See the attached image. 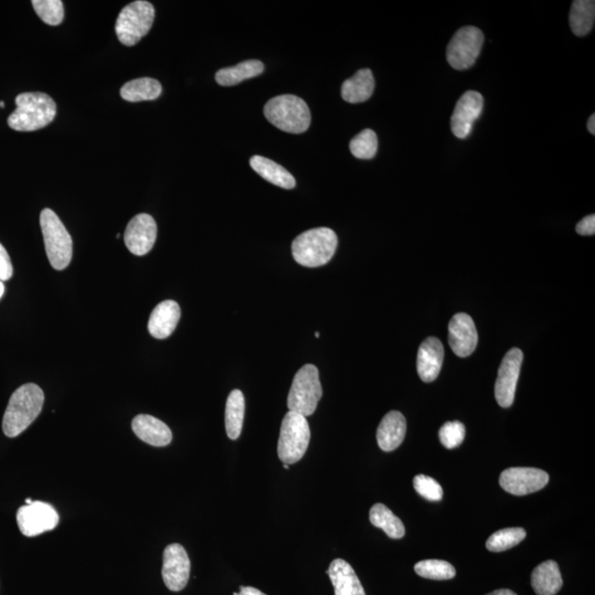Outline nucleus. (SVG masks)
<instances>
[{"instance_id": "nucleus-27", "label": "nucleus", "mask_w": 595, "mask_h": 595, "mask_svg": "<svg viewBox=\"0 0 595 595\" xmlns=\"http://www.w3.org/2000/svg\"><path fill=\"white\" fill-rule=\"evenodd\" d=\"M162 86L159 81L150 77L136 78L122 86L121 96L125 101L135 103L157 100L161 95Z\"/></svg>"}, {"instance_id": "nucleus-14", "label": "nucleus", "mask_w": 595, "mask_h": 595, "mask_svg": "<svg viewBox=\"0 0 595 595\" xmlns=\"http://www.w3.org/2000/svg\"><path fill=\"white\" fill-rule=\"evenodd\" d=\"M484 98L476 91L465 92L456 102L451 117V130L457 139L464 140L470 135L474 122L483 111Z\"/></svg>"}, {"instance_id": "nucleus-22", "label": "nucleus", "mask_w": 595, "mask_h": 595, "mask_svg": "<svg viewBox=\"0 0 595 595\" xmlns=\"http://www.w3.org/2000/svg\"><path fill=\"white\" fill-rule=\"evenodd\" d=\"M374 88H375V80L373 72L370 68H363L343 83L342 98L351 104H358L370 100Z\"/></svg>"}, {"instance_id": "nucleus-45", "label": "nucleus", "mask_w": 595, "mask_h": 595, "mask_svg": "<svg viewBox=\"0 0 595 595\" xmlns=\"http://www.w3.org/2000/svg\"><path fill=\"white\" fill-rule=\"evenodd\" d=\"M316 337L320 338V333L319 332H316Z\"/></svg>"}, {"instance_id": "nucleus-42", "label": "nucleus", "mask_w": 595, "mask_h": 595, "mask_svg": "<svg viewBox=\"0 0 595 595\" xmlns=\"http://www.w3.org/2000/svg\"><path fill=\"white\" fill-rule=\"evenodd\" d=\"M26 503H27V505H31V504L33 503V500L32 499H27Z\"/></svg>"}, {"instance_id": "nucleus-36", "label": "nucleus", "mask_w": 595, "mask_h": 595, "mask_svg": "<svg viewBox=\"0 0 595 595\" xmlns=\"http://www.w3.org/2000/svg\"><path fill=\"white\" fill-rule=\"evenodd\" d=\"M14 275L12 259L9 257L6 248L0 244V282H7Z\"/></svg>"}, {"instance_id": "nucleus-15", "label": "nucleus", "mask_w": 595, "mask_h": 595, "mask_svg": "<svg viewBox=\"0 0 595 595\" xmlns=\"http://www.w3.org/2000/svg\"><path fill=\"white\" fill-rule=\"evenodd\" d=\"M126 248L131 254H149L157 239V223L149 214H139L128 223L125 230Z\"/></svg>"}, {"instance_id": "nucleus-37", "label": "nucleus", "mask_w": 595, "mask_h": 595, "mask_svg": "<svg viewBox=\"0 0 595 595\" xmlns=\"http://www.w3.org/2000/svg\"><path fill=\"white\" fill-rule=\"evenodd\" d=\"M577 233L582 236H592L595 233V215H589L587 218L580 221L575 228Z\"/></svg>"}, {"instance_id": "nucleus-30", "label": "nucleus", "mask_w": 595, "mask_h": 595, "mask_svg": "<svg viewBox=\"0 0 595 595\" xmlns=\"http://www.w3.org/2000/svg\"><path fill=\"white\" fill-rule=\"evenodd\" d=\"M526 537V530L520 527L500 529L491 536L486 542V548L490 552L501 553L514 548Z\"/></svg>"}, {"instance_id": "nucleus-20", "label": "nucleus", "mask_w": 595, "mask_h": 595, "mask_svg": "<svg viewBox=\"0 0 595 595\" xmlns=\"http://www.w3.org/2000/svg\"><path fill=\"white\" fill-rule=\"evenodd\" d=\"M407 424L404 415L392 410L383 418L377 429V444L385 452L396 450L405 439Z\"/></svg>"}, {"instance_id": "nucleus-44", "label": "nucleus", "mask_w": 595, "mask_h": 595, "mask_svg": "<svg viewBox=\"0 0 595 595\" xmlns=\"http://www.w3.org/2000/svg\"><path fill=\"white\" fill-rule=\"evenodd\" d=\"M0 107H5V103L4 102H0Z\"/></svg>"}, {"instance_id": "nucleus-11", "label": "nucleus", "mask_w": 595, "mask_h": 595, "mask_svg": "<svg viewBox=\"0 0 595 595\" xmlns=\"http://www.w3.org/2000/svg\"><path fill=\"white\" fill-rule=\"evenodd\" d=\"M523 358V352L514 347L506 353L501 361L495 383V398L500 407L509 408L513 405Z\"/></svg>"}, {"instance_id": "nucleus-29", "label": "nucleus", "mask_w": 595, "mask_h": 595, "mask_svg": "<svg viewBox=\"0 0 595 595\" xmlns=\"http://www.w3.org/2000/svg\"><path fill=\"white\" fill-rule=\"evenodd\" d=\"M370 520L375 527L383 529L390 538L401 539L405 536L404 524L386 505H374L370 510Z\"/></svg>"}, {"instance_id": "nucleus-3", "label": "nucleus", "mask_w": 595, "mask_h": 595, "mask_svg": "<svg viewBox=\"0 0 595 595\" xmlns=\"http://www.w3.org/2000/svg\"><path fill=\"white\" fill-rule=\"evenodd\" d=\"M338 248V236L333 230L319 228L300 234L293 240L292 249L294 260L302 266L316 268L332 259Z\"/></svg>"}, {"instance_id": "nucleus-4", "label": "nucleus", "mask_w": 595, "mask_h": 595, "mask_svg": "<svg viewBox=\"0 0 595 595\" xmlns=\"http://www.w3.org/2000/svg\"><path fill=\"white\" fill-rule=\"evenodd\" d=\"M264 114L275 127L290 134H302L311 122V113L307 103L292 95L272 98L265 105Z\"/></svg>"}, {"instance_id": "nucleus-23", "label": "nucleus", "mask_w": 595, "mask_h": 595, "mask_svg": "<svg viewBox=\"0 0 595 595\" xmlns=\"http://www.w3.org/2000/svg\"><path fill=\"white\" fill-rule=\"evenodd\" d=\"M559 565L548 560L536 567L532 574V587L537 595H555L563 588Z\"/></svg>"}, {"instance_id": "nucleus-40", "label": "nucleus", "mask_w": 595, "mask_h": 595, "mask_svg": "<svg viewBox=\"0 0 595 595\" xmlns=\"http://www.w3.org/2000/svg\"><path fill=\"white\" fill-rule=\"evenodd\" d=\"M588 131L591 132L592 135H595V115L592 114L588 121Z\"/></svg>"}, {"instance_id": "nucleus-10", "label": "nucleus", "mask_w": 595, "mask_h": 595, "mask_svg": "<svg viewBox=\"0 0 595 595\" xmlns=\"http://www.w3.org/2000/svg\"><path fill=\"white\" fill-rule=\"evenodd\" d=\"M17 524L23 535L34 537L56 528L59 514L50 504L37 500L18 509Z\"/></svg>"}, {"instance_id": "nucleus-25", "label": "nucleus", "mask_w": 595, "mask_h": 595, "mask_svg": "<svg viewBox=\"0 0 595 595\" xmlns=\"http://www.w3.org/2000/svg\"><path fill=\"white\" fill-rule=\"evenodd\" d=\"M245 417V397L239 390L230 392L225 407V429L230 440L242 434Z\"/></svg>"}, {"instance_id": "nucleus-9", "label": "nucleus", "mask_w": 595, "mask_h": 595, "mask_svg": "<svg viewBox=\"0 0 595 595\" xmlns=\"http://www.w3.org/2000/svg\"><path fill=\"white\" fill-rule=\"evenodd\" d=\"M483 43L484 34L479 28H461L447 44L446 60L455 70H466L479 58Z\"/></svg>"}, {"instance_id": "nucleus-35", "label": "nucleus", "mask_w": 595, "mask_h": 595, "mask_svg": "<svg viewBox=\"0 0 595 595\" xmlns=\"http://www.w3.org/2000/svg\"><path fill=\"white\" fill-rule=\"evenodd\" d=\"M414 488L422 498L430 501H439L444 498V490L435 479L424 474L414 479Z\"/></svg>"}, {"instance_id": "nucleus-1", "label": "nucleus", "mask_w": 595, "mask_h": 595, "mask_svg": "<svg viewBox=\"0 0 595 595\" xmlns=\"http://www.w3.org/2000/svg\"><path fill=\"white\" fill-rule=\"evenodd\" d=\"M44 393L36 383H24L9 400L3 419L4 434L9 437L22 435L41 415Z\"/></svg>"}, {"instance_id": "nucleus-34", "label": "nucleus", "mask_w": 595, "mask_h": 595, "mask_svg": "<svg viewBox=\"0 0 595 595\" xmlns=\"http://www.w3.org/2000/svg\"><path fill=\"white\" fill-rule=\"evenodd\" d=\"M439 437L442 446L446 449H455L464 442L465 437V427L460 421L446 422L440 428Z\"/></svg>"}, {"instance_id": "nucleus-41", "label": "nucleus", "mask_w": 595, "mask_h": 595, "mask_svg": "<svg viewBox=\"0 0 595 595\" xmlns=\"http://www.w3.org/2000/svg\"><path fill=\"white\" fill-rule=\"evenodd\" d=\"M5 293V284L3 282H0V299L3 298Z\"/></svg>"}, {"instance_id": "nucleus-39", "label": "nucleus", "mask_w": 595, "mask_h": 595, "mask_svg": "<svg viewBox=\"0 0 595 595\" xmlns=\"http://www.w3.org/2000/svg\"><path fill=\"white\" fill-rule=\"evenodd\" d=\"M486 595H518L513 591H510L509 589H500V590H495V591L491 592Z\"/></svg>"}, {"instance_id": "nucleus-7", "label": "nucleus", "mask_w": 595, "mask_h": 595, "mask_svg": "<svg viewBox=\"0 0 595 595\" xmlns=\"http://www.w3.org/2000/svg\"><path fill=\"white\" fill-rule=\"evenodd\" d=\"M310 432L307 417L288 411L284 416L278 440V456L284 464H297L306 454Z\"/></svg>"}, {"instance_id": "nucleus-31", "label": "nucleus", "mask_w": 595, "mask_h": 595, "mask_svg": "<svg viewBox=\"0 0 595 595\" xmlns=\"http://www.w3.org/2000/svg\"><path fill=\"white\" fill-rule=\"evenodd\" d=\"M415 572L418 575L430 580H450L455 577V569L454 565L445 562V560H422L416 563Z\"/></svg>"}, {"instance_id": "nucleus-12", "label": "nucleus", "mask_w": 595, "mask_h": 595, "mask_svg": "<svg viewBox=\"0 0 595 595\" xmlns=\"http://www.w3.org/2000/svg\"><path fill=\"white\" fill-rule=\"evenodd\" d=\"M191 563L184 545L171 544L165 549L162 579L170 591L179 592L189 582Z\"/></svg>"}, {"instance_id": "nucleus-24", "label": "nucleus", "mask_w": 595, "mask_h": 595, "mask_svg": "<svg viewBox=\"0 0 595 595\" xmlns=\"http://www.w3.org/2000/svg\"><path fill=\"white\" fill-rule=\"evenodd\" d=\"M250 167L263 179L270 182L280 188L292 190L296 186V179L284 167L276 162L265 158L262 156H254L250 158Z\"/></svg>"}, {"instance_id": "nucleus-6", "label": "nucleus", "mask_w": 595, "mask_h": 595, "mask_svg": "<svg viewBox=\"0 0 595 595\" xmlns=\"http://www.w3.org/2000/svg\"><path fill=\"white\" fill-rule=\"evenodd\" d=\"M322 386L318 368L307 364L297 372L288 393L289 411L304 417L311 416L317 410L322 397Z\"/></svg>"}, {"instance_id": "nucleus-43", "label": "nucleus", "mask_w": 595, "mask_h": 595, "mask_svg": "<svg viewBox=\"0 0 595 595\" xmlns=\"http://www.w3.org/2000/svg\"><path fill=\"white\" fill-rule=\"evenodd\" d=\"M284 470H288V469H289V465H288V464H284Z\"/></svg>"}, {"instance_id": "nucleus-17", "label": "nucleus", "mask_w": 595, "mask_h": 595, "mask_svg": "<svg viewBox=\"0 0 595 595\" xmlns=\"http://www.w3.org/2000/svg\"><path fill=\"white\" fill-rule=\"evenodd\" d=\"M445 350L439 338H428L421 343L417 356V371L422 382L431 383L439 376Z\"/></svg>"}, {"instance_id": "nucleus-2", "label": "nucleus", "mask_w": 595, "mask_h": 595, "mask_svg": "<svg viewBox=\"0 0 595 595\" xmlns=\"http://www.w3.org/2000/svg\"><path fill=\"white\" fill-rule=\"evenodd\" d=\"M16 111L8 125L17 131H34L50 124L57 115V104L46 93H23L16 97Z\"/></svg>"}, {"instance_id": "nucleus-33", "label": "nucleus", "mask_w": 595, "mask_h": 595, "mask_svg": "<svg viewBox=\"0 0 595 595\" xmlns=\"http://www.w3.org/2000/svg\"><path fill=\"white\" fill-rule=\"evenodd\" d=\"M32 4L43 23L58 26L63 22L64 7L61 0H32Z\"/></svg>"}, {"instance_id": "nucleus-18", "label": "nucleus", "mask_w": 595, "mask_h": 595, "mask_svg": "<svg viewBox=\"0 0 595 595\" xmlns=\"http://www.w3.org/2000/svg\"><path fill=\"white\" fill-rule=\"evenodd\" d=\"M181 318L179 304L174 300H166L154 309L151 312L149 329L151 337L164 340L174 333Z\"/></svg>"}, {"instance_id": "nucleus-13", "label": "nucleus", "mask_w": 595, "mask_h": 595, "mask_svg": "<svg viewBox=\"0 0 595 595\" xmlns=\"http://www.w3.org/2000/svg\"><path fill=\"white\" fill-rule=\"evenodd\" d=\"M548 482L547 472L534 468H510L500 478L501 489L516 496L533 494L543 490Z\"/></svg>"}, {"instance_id": "nucleus-26", "label": "nucleus", "mask_w": 595, "mask_h": 595, "mask_svg": "<svg viewBox=\"0 0 595 595\" xmlns=\"http://www.w3.org/2000/svg\"><path fill=\"white\" fill-rule=\"evenodd\" d=\"M264 70L263 62L248 60L235 67L222 68V70L216 73L215 80L222 86H238L240 82L262 75Z\"/></svg>"}, {"instance_id": "nucleus-38", "label": "nucleus", "mask_w": 595, "mask_h": 595, "mask_svg": "<svg viewBox=\"0 0 595 595\" xmlns=\"http://www.w3.org/2000/svg\"><path fill=\"white\" fill-rule=\"evenodd\" d=\"M239 590L240 591L239 593L235 592L233 595H266L253 587H240Z\"/></svg>"}, {"instance_id": "nucleus-16", "label": "nucleus", "mask_w": 595, "mask_h": 595, "mask_svg": "<svg viewBox=\"0 0 595 595\" xmlns=\"http://www.w3.org/2000/svg\"><path fill=\"white\" fill-rule=\"evenodd\" d=\"M479 336L473 319L466 313H456L449 323V344L459 357H468L478 346Z\"/></svg>"}, {"instance_id": "nucleus-21", "label": "nucleus", "mask_w": 595, "mask_h": 595, "mask_svg": "<svg viewBox=\"0 0 595 595\" xmlns=\"http://www.w3.org/2000/svg\"><path fill=\"white\" fill-rule=\"evenodd\" d=\"M327 573L331 579L336 595H366L360 579L346 560H333Z\"/></svg>"}, {"instance_id": "nucleus-32", "label": "nucleus", "mask_w": 595, "mask_h": 595, "mask_svg": "<svg viewBox=\"0 0 595 595\" xmlns=\"http://www.w3.org/2000/svg\"><path fill=\"white\" fill-rule=\"evenodd\" d=\"M378 149V140L376 132L365 130L354 137L350 142L352 155L358 159H372L376 156Z\"/></svg>"}, {"instance_id": "nucleus-8", "label": "nucleus", "mask_w": 595, "mask_h": 595, "mask_svg": "<svg viewBox=\"0 0 595 595\" xmlns=\"http://www.w3.org/2000/svg\"><path fill=\"white\" fill-rule=\"evenodd\" d=\"M155 21V8L149 2L137 0L122 9L116 22L118 41L132 47L149 32Z\"/></svg>"}, {"instance_id": "nucleus-5", "label": "nucleus", "mask_w": 595, "mask_h": 595, "mask_svg": "<svg viewBox=\"0 0 595 595\" xmlns=\"http://www.w3.org/2000/svg\"><path fill=\"white\" fill-rule=\"evenodd\" d=\"M41 225L49 262L56 270L66 269L71 263L73 240L66 226L50 209H44Z\"/></svg>"}, {"instance_id": "nucleus-19", "label": "nucleus", "mask_w": 595, "mask_h": 595, "mask_svg": "<svg viewBox=\"0 0 595 595\" xmlns=\"http://www.w3.org/2000/svg\"><path fill=\"white\" fill-rule=\"evenodd\" d=\"M132 431L141 441L154 446H166L171 444L170 428L150 415H139L131 422Z\"/></svg>"}, {"instance_id": "nucleus-28", "label": "nucleus", "mask_w": 595, "mask_h": 595, "mask_svg": "<svg viewBox=\"0 0 595 595\" xmlns=\"http://www.w3.org/2000/svg\"><path fill=\"white\" fill-rule=\"evenodd\" d=\"M595 19L593 0H575L569 14L572 31L578 37H584L592 31Z\"/></svg>"}]
</instances>
